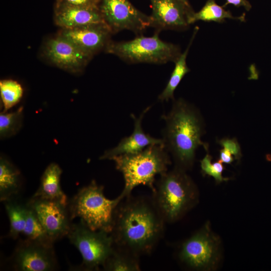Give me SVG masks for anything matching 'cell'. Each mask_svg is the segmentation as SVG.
Returning <instances> with one entry per match:
<instances>
[{
    "label": "cell",
    "mask_w": 271,
    "mask_h": 271,
    "mask_svg": "<svg viewBox=\"0 0 271 271\" xmlns=\"http://www.w3.org/2000/svg\"><path fill=\"white\" fill-rule=\"evenodd\" d=\"M115 209L110 234L114 244L140 256L151 252L163 235L165 221L152 197H131Z\"/></svg>",
    "instance_id": "cell-1"
},
{
    "label": "cell",
    "mask_w": 271,
    "mask_h": 271,
    "mask_svg": "<svg viewBox=\"0 0 271 271\" xmlns=\"http://www.w3.org/2000/svg\"><path fill=\"white\" fill-rule=\"evenodd\" d=\"M162 117L165 123L162 139L174 167L186 171L190 170L197 148L202 146L208 151V144L201 140L205 127L200 112L193 104L179 98L173 100L171 110Z\"/></svg>",
    "instance_id": "cell-2"
},
{
    "label": "cell",
    "mask_w": 271,
    "mask_h": 271,
    "mask_svg": "<svg viewBox=\"0 0 271 271\" xmlns=\"http://www.w3.org/2000/svg\"><path fill=\"white\" fill-rule=\"evenodd\" d=\"M187 171L174 167L160 175L152 198L165 222L180 219L198 201V191Z\"/></svg>",
    "instance_id": "cell-3"
},
{
    "label": "cell",
    "mask_w": 271,
    "mask_h": 271,
    "mask_svg": "<svg viewBox=\"0 0 271 271\" xmlns=\"http://www.w3.org/2000/svg\"><path fill=\"white\" fill-rule=\"evenodd\" d=\"M111 160L123 177L124 186L119 195L122 200L139 185L148 186L153 192L156 176L166 172L172 163L164 145H151L139 153L118 156Z\"/></svg>",
    "instance_id": "cell-4"
},
{
    "label": "cell",
    "mask_w": 271,
    "mask_h": 271,
    "mask_svg": "<svg viewBox=\"0 0 271 271\" xmlns=\"http://www.w3.org/2000/svg\"><path fill=\"white\" fill-rule=\"evenodd\" d=\"M103 190V186L93 180L78 190L67 206L72 220L79 218L92 230L110 233L114 211L122 199L119 195L114 199H107Z\"/></svg>",
    "instance_id": "cell-5"
},
{
    "label": "cell",
    "mask_w": 271,
    "mask_h": 271,
    "mask_svg": "<svg viewBox=\"0 0 271 271\" xmlns=\"http://www.w3.org/2000/svg\"><path fill=\"white\" fill-rule=\"evenodd\" d=\"M159 33L155 32L150 37L139 35L129 41L111 40L104 51L130 63H175L182 53L180 47L162 40Z\"/></svg>",
    "instance_id": "cell-6"
},
{
    "label": "cell",
    "mask_w": 271,
    "mask_h": 271,
    "mask_svg": "<svg viewBox=\"0 0 271 271\" xmlns=\"http://www.w3.org/2000/svg\"><path fill=\"white\" fill-rule=\"evenodd\" d=\"M67 237L82 257V262L78 269L97 270L102 266L114 247L110 233L103 230H92L80 220L72 223Z\"/></svg>",
    "instance_id": "cell-7"
},
{
    "label": "cell",
    "mask_w": 271,
    "mask_h": 271,
    "mask_svg": "<svg viewBox=\"0 0 271 271\" xmlns=\"http://www.w3.org/2000/svg\"><path fill=\"white\" fill-rule=\"evenodd\" d=\"M220 249L219 237L212 232L207 222L181 244L179 257L192 269L209 270L215 268L219 261Z\"/></svg>",
    "instance_id": "cell-8"
},
{
    "label": "cell",
    "mask_w": 271,
    "mask_h": 271,
    "mask_svg": "<svg viewBox=\"0 0 271 271\" xmlns=\"http://www.w3.org/2000/svg\"><path fill=\"white\" fill-rule=\"evenodd\" d=\"M99 9L112 34L129 30L139 35L151 27L150 16L139 10L129 0H100Z\"/></svg>",
    "instance_id": "cell-9"
},
{
    "label": "cell",
    "mask_w": 271,
    "mask_h": 271,
    "mask_svg": "<svg viewBox=\"0 0 271 271\" xmlns=\"http://www.w3.org/2000/svg\"><path fill=\"white\" fill-rule=\"evenodd\" d=\"M41 55L50 64L73 74L81 73L92 58L59 34L46 40Z\"/></svg>",
    "instance_id": "cell-10"
},
{
    "label": "cell",
    "mask_w": 271,
    "mask_h": 271,
    "mask_svg": "<svg viewBox=\"0 0 271 271\" xmlns=\"http://www.w3.org/2000/svg\"><path fill=\"white\" fill-rule=\"evenodd\" d=\"M9 261L18 271H52L58 267L53 246L25 239L19 240Z\"/></svg>",
    "instance_id": "cell-11"
},
{
    "label": "cell",
    "mask_w": 271,
    "mask_h": 271,
    "mask_svg": "<svg viewBox=\"0 0 271 271\" xmlns=\"http://www.w3.org/2000/svg\"><path fill=\"white\" fill-rule=\"evenodd\" d=\"M152 13L151 27L156 32L166 30H183L190 25L194 14L190 5L182 0H150Z\"/></svg>",
    "instance_id": "cell-12"
},
{
    "label": "cell",
    "mask_w": 271,
    "mask_h": 271,
    "mask_svg": "<svg viewBox=\"0 0 271 271\" xmlns=\"http://www.w3.org/2000/svg\"><path fill=\"white\" fill-rule=\"evenodd\" d=\"M29 202L54 242L67 236L72 224L68 205L56 201L33 197Z\"/></svg>",
    "instance_id": "cell-13"
},
{
    "label": "cell",
    "mask_w": 271,
    "mask_h": 271,
    "mask_svg": "<svg viewBox=\"0 0 271 271\" xmlns=\"http://www.w3.org/2000/svg\"><path fill=\"white\" fill-rule=\"evenodd\" d=\"M58 34L70 40L92 57L102 50L104 51L112 35L104 23L61 28Z\"/></svg>",
    "instance_id": "cell-14"
},
{
    "label": "cell",
    "mask_w": 271,
    "mask_h": 271,
    "mask_svg": "<svg viewBox=\"0 0 271 271\" xmlns=\"http://www.w3.org/2000/svg\"><path fill=\"white\" fill-rule=\"evenodd\" d=\"M150 108L151 106L147 107L139 117L132 113L130 114L134 121L132 133L129 136L122 138L115 147L105 151L100 157V160H111L118 156L139 153L151 145H164L162 139L152 137L146 133L142 128V120Z\"/></svg>",
    "instance_id": "cell-15"
},
{
    "label": "cell",
    "mask_w": 271,
    "mask_h": 271,
    "mask_svg": "<svg viewBox=\"0 0 271 271\" xmlns=\"http://www.w3.org/2000/svg\"><path fill=\"white\" fill-rule=\"evenodd\" d=\"M54 12L55 24L61 28L104 23L99 9L77 7L64 0H55Z\"/></svg>",
    "instance_id": "cell-16"
},
{
    "label": "cell",
    "mask_w": 271,
    "mask_h": 271,
    "mask_svg": "<svg viewBox=\"0 0 271 271\" xmlns=\"http://www.w3.org/2000/svg\"><path fill=\"white\" fill-rule=\"evenodd\" d=\"M62 173L58 164H50L44 171L40 186L32 197L56 201L67 206L69 200L60 185Z\"/></svg>",
    "instance_id": "cell-17"
},
{
    "label": "cell",
    "mask_w": 271,
    "mask_h": 271,
    "mask_svg": "<svg viewBox=\"0 0 271 271\" xmlns=\"http://www.w3.org/2000/svg\"><path fill=\"white\" fill-rule=\"evenodd\" d=\"M21 173L4 156L0 158V200L4 202L19 196L21 189Z\"/></svg>",
    "instance_id": "cell-18"
},
{
    "label": "cell",
    "mask_w": 271,
    "mask_h": 271,
    "mask_svg": "<svg viewBox=\"0 0 271 271\" xmlns=\"http://www.w3.org/2000/svg\"><path fill=\"white\" fill-rule=\"evenodd\" d=\"M10 222L9 236L14 239L22 234L25 227L27 211V201L24 202L19 196L4 202Z\"/></svg>",
    "instance_id": "cell-19"
},
{
    "label": "cell",
    "mask_w": 271,
    "mask_h": 271,
    "mask_svg": "<svg viewBox=\"0 0 271 271\" xmlns=\"http://www.w3.org/2000/svg\"><path fill=\"white\" fill-rule=\"evenodd\" d=\"M198 30V27H196L187 48L175 62V66L170 79L166 87L158 96V99L160 101H168L170 99L172 100L174 99V92L176 89L185 75L190 72V70L186 63V59L190 46Z\"/></svg>",
    "instance_id": "cell-20"
},
{
    "label": "cell",
    "mask_w": 271,
    "mask_h": 271,
    "mask_svg": "<svg viewBox=\"0 0 271 271\" xmlns=\"http://www.w3.org/2000/svg\"><path fill=\"white\" fill-rule=\"evenodd\" d=\"M139 256L114 244L113 250L102 265L105 271H139Z\"/></svg>",
    "instance_id": "cell-21"
},
{
    "label": "cell",
    "mask_w": 271,
    "mask_h": 271,
    "mask_svg": "<svg viewBox=\"0 0 271 271\" xmlns=\"http://www.w3.org/2000/svg\"><path fill=\"white\" fill-rule=\"evenodd\" d=\"M226 19L245 21V15L239 17L232 16L229 11L216 3L214 0H207L203 8L198 12H194L190 19V24L198 21L223 23Z\"/></svg>",
    "instance_id": "cell-22"
},
{
    "label": "cell",
    "mask_w": 271,
    "mask_h": 271,
    "mask_svg": "<svg viewBox=\"0 0 271 271\" xmlns=\"http://www.w3.org/2000/svg\"><path fill=\"white\" fill-rule=\"evenodd\" d=\"M27 203L26 222L22 235L26 240L53 246L54 242L48 234L29 200L27 201Z\"/></svg>",
    "instance_id": "cell-23"
},
{
    "label": "cell",
    "mask_w": 271,
    "mask_h": 271,
    "mask_svg": "<svg viewBox=\"0 0 271 271\" xmlns=\"http://www.w3.org/2000/svg\"><path fill=\"white\" fill-rule=\"evenodd\" d=\"M24 89L21 84L13 79H3L0 81V95L3 112H6L21 100Z\"/></svg>",
    "instance_id": "cell-24"
},
{
    "label": "cell",
    "mask_w": 271,
    "mask_h": 271,
    "mask_svg": "<svg viewBox=\"0 0 271 271\" xmlns=\"http://www.w3.org/2000/svg\"><path fill=\"white\" fill-rule=\"evenodd\" d=\"M23 107L20 106L12 112H3L0 114V137L9 138L15 135L21 128L23 120Z\"/></svg>",
    "instance_id": "cell-25"
},
{
    "label": "cell",
    "mask_w": 271,
    "mask_h": 271,
    "mask_svg": "<svg viewBox=\"0 0 271 271\" xmlns=\"http://www.w3.org/2000/svg\"><path fill=\"white\" fill-rule=\"evenodd\" d=\"M212 157L207 152L206 156L201 160L200 166L203 175L212 177L217 184L229 180V178L223 177L222 173L224 169L223 163L219 160L211 162Z\"/></svg>",
    "instance_id": "cell-26"
},
{
    "label": "cell",
    "mask_w": 271,
    "mask_h": 271,
    "mask_svg": "<svg viewBox=\"0 0 271 271\" xmlns=\"http://www.w3.org/2000/svg\"><path fill=\"white\" fill-rule=\"evenodd\" d=\"M218 143L225 150L229 152L235 158L239 160L242 156L240 146L235 138H224L218 141Z\"/></svg>",
    "instance_id": "cell-27"
},
{
    "label": "cell",
    "mask_w": 271,
    "mask_h": 271,
    "mask_svg": "<svg viewBox=\"0 0 271 271\" xmlns=\"http://www.w3.org/2000/svg\"><path fill=\"white\" fill-rule=\"evenodd\" d=\"M67 3L77 7L99 9L100 0H64Z\"/></svg>",
    "instance_id": "cell-28"
},
{
    "label": "cell",
    "mask_w": 271,
    "mask_h": 271,
    "mask_svg": "<svg viewBox=\"0 0 271 271\" xmlns=\"http://www.w3.org/2000/svg\"><path fill=\"white\" fill-rule=\"evenodd\" d=\"M225 4L223 6L226 7L229 4H232L236 7H243L246 11H248L251 8V5L247 0H226Z\"/></svg>",
    "instance_id": "cell-29"
},
{
    "label": "cell",
    "mask_w": 271,
    "mask_h": 271,
    "mask_svg": "<svg viewBox=\"0 0 271 271\" xmlns=\"http://www.w3.org/2000/svg\"><path fill=\"white\" fill-rule=\"evenodd\" d=\"M234 160V157L227 150L223 148L220 150L218 160L222 163L230 164Z\"/></svg>",
    "instance_id": "cell-30"
},
{
    "label": "cell",
    "mask_w": 271,
    "mask_h": 271,
    "mask_svg": "<svg viewBox=\"0 0 271 271\" xmlns=\"http://www.w3.org/2000/svg\"><path fill=\"white\" fill-rule=\"evenodd\" d=\"M182 1L185 2V3H186L187 4L190 5L188 0H182Z\"/></svg>",
    "instance_id": "cell-31"
}]
</instances>
